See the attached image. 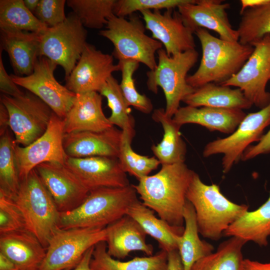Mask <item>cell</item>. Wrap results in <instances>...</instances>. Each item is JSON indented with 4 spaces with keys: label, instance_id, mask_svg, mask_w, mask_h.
I'll return each mask as SVG.
<instances>
[{
    "label": "cell",
    "instance_id": "1",
    "mask_svg": "<svg viewBox=\"0 0 270 270\" xmlns=\"http://www.w3.org/2000/svg\"><path fill=\"white\" fill-rule=\"evenodd\" d=\"M194 172L184 162L162 165L160 171L133 185L142 202L174 226H184L186 193Z\"/></svg>",
    "mask_w": 270,
    "mask_h": 270
},
{
    "label": "cell",
    "instance_id": "2",
    "mask_svg": "<svg viewBox=\"0 0 270 270\" xmlns=\"http://www.w3.org/2000/svg\"><path fill=\"white\" fill-rule=\"evenodd\" d=\"M194 34L202 49L198 68L186 78L194 88L208 83L220 84L227 81L241 69L254 50L251 45L216 38L205 28H198Z\"/></svg>",
    "mask_w": 270,
    "mask_h": 270
},
{
    "label": "cell",
    "instance_id": "3",
    "mask_svg": "<svg viewBox=\"0 0 270 270\" xmlns=\"http://www.w3.org/2000/svg\"><path fill=\"white\" fill-rule=\"evenodd\" d=\"M138 200L132 184L92 190L78 208L60 214L58 227L104 228L126 214L129 207Z\"/></svg>",
    "mask_w": 270,
    "mask_h": 270
},
{
    "label": "cell",
    "instance_id": "4",
    "mask_svg": "<svg viewBox=\"0 0 270 270\" xmlns=\"http://www.w3.org/2000/svg\"><path fill=\"white\" fill-rule=\"evenodd\" d=\"M186 196L194 208L199 233L212 240H220L228 228L248 209L246 204L230 201L218 185L205 184L196 172Z\"/></svg>",
    "mask_w": 270,
    "mask_h": 270
},
{
    "label": "cell",
    "instance_id": "5",
    "mask_svg": "<svg viewBox=\"0 0 270 270\" xmlns=\"http://www.w3.org/2000/svg\"><path fill=\"white\" fill-rule=\"evenodd\" d=\"M13 200L22 214L25 229L46 248L48 240L59 228L60 213L34 169L20 181Z\"/></svg>",
    "mask_w": 270,
    "mask_h": 270
},
{
    "label": "cell",
    "instance_id": "6",
    "mask_svg": "<svg viewBox=\"0 0 270 270\" xmlns=\"http://www.w3.org/2000/svg\"><path fill=\"white\" fill-rule=\"evenodd\" d=\"M144 23L134 14L126 18L115 15L109 18L99 34L114 45L112 55L118 60H133L152 70L157 67L156 54L162 44L145 34Z\"/></svg>",
    "mask_w": 270,
    "mask_h": 270
},
{
    "label": "cell",
    "instance_id": "7",
    "mask_svg": "<svg viewBox=\"0 0 270 270\" xmlns=\"http://www.w3.org/2000/svg\"><path fill=\"white\" fill-rule=\"evenodd\" d=\"M157 54V67L147 72L146 84L154 94L158 87L162 89L166 101L164 112L172 118L180 108V102L195 90L188 84L186 78L188 72L198 62V54L194 49L168 56L165 50L161 48Z\"/></svg>",
    "mask_w": 270,
    "mask_h": 270
},
{
    "label": "cell",
    "instance_id": "8",
    "mask_svg": "<svg viewBox=\"0 0 270 270\" xmlns=\"http://www.w3.org/2000/svg\"><path fill=\"white\" fill-rule=\"evenodd\" d=\"M104 228H57L48 242L46 255L39 270H70L79 263L85 252L106 240Z\"/></svg>",
    "mask_w": 270,
    "mask_h": 270
},
{
    "label": "cell",
    "instance_id": "9",
    "mask_svg": "<svg viewBox=\"0 0 270 270\" xmlns=\"http://www.w3.org/2000/svg\"><path fill=\"white\" fill-rule=\"evenodd\" d=\"M87 31L72 12L62 23L48 28L42 34L40 56H44L60 66L67 78L85 48Z\"/></svg>",
    "mask_w": 270,
    "mask_h": 270
},
{
    "label": "cell",
    "instance_id": "10",
    "mask_svg": "<svg viewBox=\"0 0 270 270\" xmlns=\"http://www.w3.org/2000/svg\"><path fill=\"white\" fill-rule=\"evenodd\" d=\"M0 102L8 114L9 126L15 142L26 146L46 130L54 112L42 100L30 92L11 96L2 94Z\"/></svg>",
    "mask_w": 270,
    "mask_h": 270
},
{
    "label": "cell",
    "instance_id": "11",
    "mask_svg": "<svg viewBox=\"0 0 270 270\" xmlns=\"http://www.w3.org/2000/svg\"><path fill=\"white\" fill-rule=\"evenodd\" d=\"M270 125V103L258 112L246 115L230 135L208 143L202 155L208 158L222 154L223 172L228 173L241 159L245 150L254 142H258L265 128Z\"/></svg>",
    "mask_w": 270,
    "mask_h": 270
},
{
    "label": "cell",
    "instance_id": "12",
    "mask_svg": "<svg viewBox=\"0 0 270 270\" xmlns=\"http://www.w3.org/2000/svg\"><path fill=\"white\" fill-rule=\"evenodd\" d=\"M254 50L241 69L220 85L240 88L245 97L260 109L270 103L266 86L270 80V35L253 44Z\"/></svg>",
    "mask_w": 270,
    "mask_h": 270
},
{
    "label": "cell",
    "instance_id": "13",
    "mask_svg": "<svg viewBox=\"0 0 270 270\" xmlns=\"http://www.w3.org/2000/svg\"><path fill=\"white\" fill-rule=\"evenodd\" d=\"M57 66L47 58L40 56L31 74L10 76L16 84L36 95L63 119L72 106L76 94L56 80L54 72Z\"/></svg>",
    "mask_w": 270,
    "mask_h": 270
},
{
    "label": "cell",
    "instance_id": "14",
    "mask_svg": "<svg viewBox=\"0 0 270 270\" xmlns=\"http://www.w3.org/2000/svg\"><path fill=\"white\" fill-rule=\"evenodd\" d=\"M64 134L63 120L54 112L46 130L40 137L26 146L15 142L14 153L20 181L42 164H65L68 156L63 146Z\"/></svg>",
    "mask_w": 270,
    "mask_h": 270
},
{
    "label": "cell",
    "instance_id": "15",
    "mask_svg": "<svg viewBox=\"0 0 270 270\" xmlns=\"http://www.w3.org/2000/svg\"><path fill=\"white\" fill-rule=\"evenodd\" d=\"M120 71L114 64L112 54H104L87 44L69 76L66 86L75 94L90 92H99L114 72Z\"/></svg>",
    "mask_w": 270,
    "mask_h": 270
},
{
    "label": "cell",
    "instance_id": "16",
    "mask_svg": "<svg viewBox=\"0 0 270 270\" xmlns=\"http://www.w3.org/2000/svg\"><path fill=\"white\" fill-rule=\"evenodd\" d=\"M140 12L146 30L164 46L168 56L195 49L194 32L185 25L178 10H166L162 13L160 10H146Z\"/></svg>",
    "mask_w": 270,
    "mask_h": 270
},
{
    "label": "cell",
    "instance_id": "17",
    "mask_svg": "<svg viewBox=\"0 0 270 270\" xmlns=\"http://www.w3.org/2000/svg\"><path fill=\"white\" fill-rule=\"evenodd\" d=\"M34 170L60 213L78 208L90 192L65 164L45 162Z\"/></svg>",
    "mask_w": 270,
    "mask_h": 270
},
{
    "label": "cell",
    "instance_id": "18",
    "mask_svg": "<svg viewBox=\"0 0 270 270\" xmlns=\"http://www.w3.org/2000/svg\"><path fill=\"white\" fill-rule=\"evenodd\" d=\"M64 164L89 192L100 188H122L130 184L118 158L68 156Z\"/></svg>",
    "mask_w": 270,
    "mask_h": 270
},
{
    "label": "cell",
    "instance_id": "19",
    "mask_svg": "<svg viewBox=\"0 0 270 270\" xmlns=\"http://www.w3.org/2000/svg\"><path fill=\"white\" fill-rule=\"evenodd\" d=\"M222 0H191L177 8L186 26L194 32L198 28L216 32L219 38L238 42L237 30L232 26L226 10L230 7Z\"/></svg>",
    "mask_w": 270,
    "mask_h": 270
},
{
    "label": "cell",
    "instance_id": "20",
    "mask_svg": "<svg viewBox=\"0 0 270 270\" xmlns=\"http://www.w3.org/2000/svg\"><path fill=\"white\" fill-rule=\"evenodd\" d=\"M122 132L116 127L100 132L64 134L63 146L68 156L82 158L106 156L118 158Z\"/></svg>",
    "mask_w": 270,
    "mask_h": 270
},
{
    "label": "cell",
    "instance_id": "21",
    "mask_svg": "<svg viewBox=\"0 0 270 270\" xmlns=\"http://www.w3.org/2000/svg\"><path fill=\"white\" fill-rule=\"evenodd\" d=\"M102 96L96 92L76 94L72 106L62 119L64 133L100 132L114 126L103 112Z\"/></svg>",
    "mask_w": 270,
    "mask_h": 270
},
{
    "label": "cell",
    "instance_id": "22",
    "mask_svg": "<svg viewBox=\"0 0 270 270\" xmlns=\"http://www.w3.org/2000/svg\"><path fill=\"white\" fill-rule=\"evenodd\" d=\"M42 34L0 30L1 48L8 53L15 75L24 76L32 73L40 57Z\"/></svg>",
    "mask_w": 270,
    "mask_h": 270
},
{
    "label": "cell",
    "instance_id": "23",
    "mask_svg": "<svg viewBox=\"0 0 270 270\" xmlns=\"http://www.w3.org/2000/svg\"><path fill=\"white\" fill-rule=\"evenodd\" d=\"M106 240L108 253L114 258L124 259L134 251L153 255L154 248L146 242V234L140 225L128 214L107 226Z\"/></svg>",
    "mask_w": 270,
    "mask_h": 270
},
{
    "label": "cell",
    "instance_id": "24",
    "mask_svg": "<svg viewBox=\"0 0 270 270\" xmlns=\"http://www.w3.org/2000/svg\"><path fill=\"white\" fill-rule=\"evenodd\" d=\"M0 252L19 270H39L46 255V248L38 238L26 229L0 234Z\"/></svg>",
    "mask_w": 270,
    "mask_h": 270
},
{
    "label": "cell",
    "instance_id": "25",
    "mask_svg": "<svg viewBox=\"0 0 270 270\" xmlns=\"http://www.w3.org/2000/svg\"><path fill=\"white\" fill-rule=\"evenodd\" d=\"M246 114L239 109L186 106L180 107L172 117L182 126L186 124L201 125L210 131L232 134Z\"/></svg>",
    "mask_w": 270,
    "mask_h": 270
},
{
    "label": "cell",
    "instance_id": "26",
    "mask_svg": "<svg viewBox=\"0 0 270 270\" xmlns=\"http://www.w3.org/2000/svg\"><path fill=\"white\" fill-rule=\"evenodd\" d=\"M187 106L230 109H248L252 104L238 88L210 82L195 88L182 100Z\"/></svg>",
    "mask_w": 270,
    "mask_h": 270
},
{
    "label": "cell",
    "instance_id": "27",
    "mask_svg": "<svg viewBox=\"0 0 270 270\" xmlns=\"http://www.w3.org/2000/svg\"><path fill=\"white\" fill-rule=\"evenodd\" d=\"M126 214L135 220L147 234L158 242L161 250L168 253L178 250L176 238L183 234L184 226H174L158 218L152 210L138 200L128 208Z\"/></svg>",
    "mask_w": 270,
    "mask_h": 270
},
{
    "label": "cell",
    "instance_id": "28",
    "mask_svg": "<svg viewBox=\"0 0 270 270\" xmlns=\"http://www.w3.org/2000/svg\"><path fill=\"white\" fill-rule=\"evenodd\" d=\"M223 236H234L260 246L268 244L270 236V192L267 200L256 210L247 211L231 224Z\"/></svg>",
    "mask_w": 270,
    "mask_h": 270
},
{
    "label": "cell",
    "instance_id": "29",
    "mask_svg": "<svg viewBox=\"0 0 270 270\" xmlns=\"http://www.w3.org/2000/svg\"><path fill=\"white\" fill-rule=\"evenodd\" d=\"M152 118L162 124L164 132L161 142L152 146L155 157L162 165L184 162L186 146L181 137L182 126L166 116L164 108L154 110Z\"/></svg>",
    "mask_w": 270,
    "mask_h": 270
},
{
    "label": "cell",
    "instance_id": "30",
    "mask_svg": "<svg viewBox=\"0 0 270 270\" xmlns=\"http://www.w3.org/2000/svg\"><path fill=\"white\" fill-rule=\"evenodd\" d=\"M106 248L105 241L94 246L90 261L91 270H168V253L164 250L151 256L136 257L122 262L110 256Z\"/></svg>",
    "mask_w": 270,
    "mask_h": 270
},
{
    "label": "cell",
    "instance_id": "31",
    "mask_svg": "<svg viewBox=\"0 0 270 270\" xmlns=\"http://www.w3.org/2000/svg\"><path fill=\"white\" fill-rule=\"evenodd\" d=\"M184 228L176 238L178 250L184 270H190L193 264L214 250V246L200 239L196 215L192 204L187 200L183 213Z\"/></svg>",
    "mask_w": 270,
    "mask_h": 270
},
{
    "label": "cell",
    "instance_id": "32",
    "mask_svg": "<svg viewBox=\"0 0 270 270\" xmlns=\"http://www.w3.org/2000/svg\"><path fill=\"white\" fill-rule=\"evenodd\" d=\"M246 242L232 236L222 242L215 252L195 262L190 270H242V248Z\"/></svg>",
    "mask_w": 270,
    "mask_h": 270
},
{
    "label": "cell",
    "instance_id": "33",
    "mask_svg": "<svg viewBox=\"0 0 270 270\" xmlns=\"http://www.w3.org/2000/svg\"><path fill=\"white\" fill-rule=\"evenodd\" d=\"M0 28L42 34L48 27L28 10L24 0H0Z\"/></svg>",
    "mask_w": 270,
    "mask_h": 270
},
{
    "label": "cell",
    "instance_id": "34",
    "mask_svg": "<svg viewBox=\"0 0 270 270\" xmlns=\"http://www.w3.org/2000/svg\"><path fill=\"white\" fill-rule=\"evenodd\" d=\"M236 30L238 42L251 45L270 35V0L263 4L248 8L240 14Z\"/></svg>",
    "mask_w": 270,
    "mask_h": 270
},
{
    "label": "cell",
    "instance_id": "35",
    "mask_svg": "<svg viewBox=\"0 0 270 270\" xmlns=\"http://www.w3.org/2000/svg\"><path fill=\"white\" fill-rule=\"evenodd\" d=\"M15 141L9 129L0 138V192L14 198L20 184L14 153Z\"/></svg>",
    "mask_w": 270,
    "mask_h": 270
},
{
    "label": "cell",
    "instance_id": "36",
    "mask_svg": "<svg viewBox=\"0 0 270 270\" xmlns=\"http://www.w3.org/2000/svg\"><path fill=\"white\" fill-rule=\"evenodd\" d=\"M116 0H68L66 4L84 26L100 29L114 16Z\"/></svg>",
    "mask_w": 270,
    "mask_h": 270
},
{
    "label": "cell",
    "instance_id": "37",
    "mask_svg": "<svg viewBox=\"0 0 270 270\" xmlns=\"http://www.w3.org/2000/svg\"><path fill=\"white\" fill-rule=\"evenodd\" d=\"M99 93L107 99L108 106L112 110L108 118L111 124L135 136L134 119L117 80L112 76H110Z\"/></svg>",
    "mask_w": 270,
    "mask_h": 270
},
{
    "label": "cell",
    "instance_id": "38",
    "mask_svg": "<svg viewBox=\"0 0 270 270\" xmlns=\"http://www.w3.org/2000/svg\"><path fill=\"white\" fill-rule=\"evenodd\" d=\"M122 132L118 159L124 172L138 180L148 176L160 163L156 157H148L134 152L131 142L134 135L125 131L122 130Z\"/></svg>",
    "mask_w": 270,
    "mask_h": 270
},
{
    "label": "cell",
    "instance_id": "39",
    "mask_svg": "<svg viewBox=\"0 0 270 270\" xmlns=\"http://www.w3.org/2000/svg\"><path fill=\"white\" fill-rule=\"evenodd\" d=\"M118 64L122 73L120 84L122 94L128 106H132L138 110L146 114L153 109L150 100L145 94L137 90L133 78L134 72L139 67L140 63L133 60H120Z\"/></svg>",
    "mask_w": 270,
    "mask_h": 270
},
{
    "label": "cell",
    "instance_id": "40",
    "mask_svg": "<svg viewBox=\"0 0 270 270\" xmlns=\"http://www.w3.org/2000/svg\"><path fill=\"white\" fill-rule=\"evenodd\" d=\"M191 0H116L114 14L118 17L126 18L136 12L146 10H170L178 8L180 6Z\"/></svg>",
    "mask_w": 270,
    "mask_h": 270
},
{
    "label": "cell",
    "instance_id": "41",
    "mask_svg": "<svg viewBox=\"0 0 270 270\" xmlns=\"http://www.w3.org/2000/svg\"><path fill=\"white\" fill-rule=\"evenodd\" d=\"M25 229L22 214L14 200L0 192V234Z\"/></svg>",
    "mask_w": 270,
    "mask_h": 270
},
{
    "label": "cell",
    "instance_id": "42",
    "mask_svg": "<svg viewBox=\"0 0 270 270\" xmlns=\"http://www.w3.org/2000/svg\"><path fill=\"white\" fill-rule=\"evenodd\" d=\"M66 3L65 0H40L34 14L48 28L55 26L66 18L64 13Z\"/></svg>",
    "mask_w": 270,
    "mask_h": 270
},
{
    "label": "cell",
    "instance_id": "43",
    "mask_svg": "<svg viewBox=\"0 0 270 270\" xmlns=\"http://www.w3.org/2000/svg\"><path fill=\"white\" fill-rule=\"evenodd\" d=\"M0 90L2 94L11 96H16L23 94L13 81L10 75L8 74L3 64L2 54H0Z\"/></svg>",
    "mask_w": 270,
    "mask_h": 270
},
{
    "label": "cell",
    "instance_id": "44",
    "mask_svg": "<svg viewBox=\"0 0 270 270\" xmlns=\"http://www.w3.org/2000/svg\"><path fill=\"white\" fill-rule=\"evenodd\" d=\"M270 152V130L264 134L261 140L256 144L250 146L244 152L241 160L252 159L258 156Z\"/></svg>",
    "mask_w": 270,
    "mask_h": 270
},
{
    "label": "cell",
    "instance_id": "45",
    "mask_svg": "<svg viewBox=\"0 0 270 270\" xmlns=\"http://www.w3.org/2000/svg\"><path fill=\"white\" fill-rule=\"evenodd\" d=\"M168 270H184L183 264L178 250L168 252Z\"/></svg>",
    "mask_w": 270,
    "mask_h": 270
},
{
    "label": "cell",
    "instance_id": "46",
    "mask_svg": "<svg viewBox=\"0 0 270 270\" xmlns=\"http://www.w3.org/2000/svg\"><path fill=\"white\" fill-rule=\"evenodd\" d=\"M242 270H270V263H262L250 259H244Z\"/></svg>",
    "mask_w": 270,
    "mask_h": 270
},
{
    "label": "cell",
    "instance_id": "47",
    "mask_svg": "<svg viewBox=\"0 0 270 270\" xmlns=\"http://www.w3.org/2000/svg\"><path fill=\"white\" fill-rule=\"evenodd\" d=\"M94 246L89 248L84 254L79 263L74 268L70 270H91L90 261L92 258Z\"/></svg>",
    "mask_w": 270,
    "mask_h": 270
},
{
    "label": "cell",
    "instance_id": "48",
    "mask_svg": "<svg viewBox=\"0 0 270 270\" xmlns=\"http://www.w3.org/2000/svg\"><path fill=\"white\" fill-rule=\"evenodd\" d=\"M9 126V117L6 107L2 103H0V134H2Z\"/></svg>",
    "mask_w": 270,
    "mask_h": 270
},
{
    "label": "cell",
    "instance_id": "49",
    "mask_svg": "<svg viewBox=\"0 0 270 270\" xmlns=\"http://www.w3.org/2000/svg\"><path fill=\"white\" fill-rule=\"evenodd\" d=\"M0 270H19V269L12 260L0 252Z\"/></svg>",
    "mask_w": 270,
    "mask_h": 270
},
{
    "label": "cell",
    "instance_id": "50",
    "mask_svg": "<svg viewBox=\"0 0 270 270\" xmlns=\"http://www.w3.org/2000/svg\"><path fill=\"white\" fill-rule=\"evenodd\" d=\"M269 0H241V8L240 14L242 12L245 10L257 6L268 2Z\"/></svg>",
    "mask_w": 270,
    "mask_h": 270
},
{
    "label": "cell",
    "instance_id": "51",
    "mask_svg": "<svg viewBox=\"0 0 270 270\" xmlns=\"http://www.w3.org/2000/svg\"><path fill=\"white\" fill-rule=\"evenodd\" d=\"M24 2L28 10L34 14L38 5L40 0H24Z\"/></svg>",
    "mask_w": 270,
    "mask_h": 270
}]
</instances>
